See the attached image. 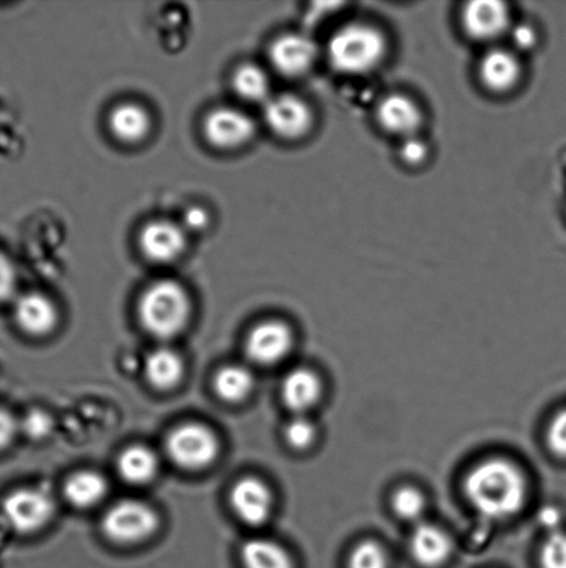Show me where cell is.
<instances>
[{"instance_id":"6da1fadb","label":"cell","mask_w":566,"mask_h":568,"mask_svg":"<svg viewBox=\"0 0 566 568\" xmlns=\"http://www.w3.org/2000/svg\"><path fill=\"white\" fill-rule=\"evenodd\" d=\"M464 492L476 512L490 520H506L522 511L528 482L512 461L491 458L480 461L468 472Z\"/></svg>"},{"instance_id":"7a4b0ae2","label":"cell","mask_w":566,"mask_h":568,"mask_svg":"<svg viewBox=\"0 0 566 568\" xmlns=\"http://www.w3.org/2000/svg\"><path fill=\"white\" fill-rule=\"evenodd\" d=\"M388 53L383 31L367 23L341 26L327 44V58L332 70L343 76H364L377 70Z\"/></svg>"},{"instance_id":"3957f363","label":"cell","mask_w":566,"mask_h":568,"mask_svg":"<svg viewBox=\"0 0 566 568\" xmlns=\"http://www.w3.org/2000/svg\"><path fill=\"white\" fill-rule=\"evenodd\" d=\"M192 304L188 291L173 280L152 283L139 301L143 327L152 336L167 339L178 336L186 327Z\"/></svg>"},{"instance_id":"277c9868","label":"cell","mask_w":566,"mask_h":568,"mask_svg":"<svg viewBox=\"0 0 566 568\" xmlns=\"http://www.w3.org/2000/svg\"><path fill=\"white\" fill-rule=\"evenodd\" d=\"M55 512V499L42 487L20 488L10 492L2 502L4 522L20 534H31L44 528Z\"/></svg>"},{"instance_id":"5b68a950","label":"cell","mask_w":566,"mask_h":568,"mask_svg":"<svg viewBox=\"0 0 566 568\" xmlns=\"http://www.w3.org/2000/svg\"><path fill=\"white\" fill-rule=\"evenodd\" d=\"M167 453L173 464L182 469L200 470L216 459L219 441L204 424L186 423L168 435Z\"/></svg>"},{"instance_id":"8992f818","label":"cell","mask_w":566,"mask_h":568,"mask_svg":"<svg viewBox=\"0 0 566 568\" xmlns=\"http://www.w3.org/2000/svg\"><path fill=\"white\" fill-rule=\"evenodd\" d=\"M105 536L121 545L139 544L150 538L158 527V516L148 504L134 499L115 503L104 514Z\"/></svg>"},{"instance_id":"52a82bcc","label":"cell","mask_w":566,"mask_h":568,"mask_svg":"<svg viewBox=\"0 0 566 568\" xmlns=\"http://www.w3.org/2000/svg\"><path fill=\"white\" fill-rule=\"evenodd\" d=\"M263 119L274 135L285 141L304 137L314 125V113L304 99L279 94L264 104Z\"/></svg>"},{"instance_id":"ba28073f","label":"cell","mask_w":566,"mask_h":568,"mask_svg":"<svg viewBox=\"0 0 566 568\" xmlns=\"http://www.w3.org/2000/svg\"><path fill=\"white\" fill-rule=\"evenodd\" d=\"M465 35L475 42H495L510 33L511 12L499 0H474L462 12Z\"/></svg>"},{"instance_id":"9c48e42d","label":"cell","mask_w":566,"mask_h":568,"mask_svg":"<svg viewBox=\"0 0 566 568\" xmlns=\"http://www.w3.org/2000/svg\"><path fill=\"white\" fill-rule=\"evenodd\" d=\"M294 344V334L282 321H264L248 334L247 357L253 364L271 366L288 357Z\"/></svg>"},{"instance_id":"30bf717a","label":"cell","mask_w":566,"mask_h":568,"mask_svg":"<svg viewBox=\"0 0 566 568\" xmlns=\"http://www.w3.org/2000/svg\"><path fill=\"white\" fill-rule=\"evenodd\" d=\"M269 57L282 76L298 78L308 74L315 66L319 49L308 35L284 34L273 42Z\"/></svg>"},{"instance_id":"8fae6325","label":"cell","mask_w":566,"mask_h":568,"mask_svg":"<svg viewBox=\"0 0 566 568\" xmlns=\"http://www.w3.org/2000/svg\"><path fill=\"white\" fill-rule=\"evenodd\" d=\"M204 134L211 145L219 148H236L246 145L256 135V124L242 111L220 108L206 116Z\"/></svg>"},{"instance_id":"7c38bea8","label":"cell","mask_w":566,"mask_h":568,"mask_svg":"<svg viewBox=\"0 0 566 568\" xmlns=\"http://www.w3.org/2000/svg\"><path fill=\"white\" fill-rule=\"evenodd\" d=\"M230 504L233 512L242 523L261 525L268 522L273 511V493L262 480L246 477L231 488Z\"/></svg>"},{"instance_id":"4fadbf2b","label":"cell","mask_w":566,"mask_h":568,"mask_svg":"<svg viewBox=\"0 0 566 568\" xmlns=\"http://www.w3.org/2000/svg\"><path fill=\"white\" fill-rule=\"evenodd\" d=\"M378 125L389 135L401 140L417 135L422 125V111L415 99L404 93H390L381 99L375 111Z\"/></svg>"},{"instance_id":"5bb4252c","label":"cell","mask_w":566,"mask_h":568,"mask_svg":"<svg viewBox=\"0 0 566 568\" xmlns=\"http://www.w3.org/2000/svg\"><path fill=\"white\" fill-rule=\"evenodd\" d=\"M140 248L147 259L168 264L182 256L186 248V235L182 226L169 221H156L140 233Z\"/></svg>"},{"instance_id":"9a60e30c","label":"cell","mask_w":566,"mask_h":568,"mask_svg":"<svg viewBox=\"0 0 566 568\" xmlns=\"http://www.w3.org/2000/svg\"><path fill=\"white\" fill-rule=\"evenodd\" d=\"M478 74L480 82L490 92H511L521 81L522 66L514 52L491 49L480 58Z\"/></svg>"},{"instance_id":"2e32d148","label":"cell","mask_w":566,"mask_h":568,"mask_svg":"<svg viewBox=\"0 0 566 568\" xmlns=\"http://www.w3.org/2000/svg\"><path fill=\"white\" fill-rule=\"evenodd\" d=\"M57 316L55 304L44 294L26 293L14 302L15 322L31 336L49 334L57 325Z\"/></svg>"},{"instance_id":"e0dca14e","label":"cell","mask_w":566,"mask_h":568,"mask_svg":"<svg viewBox=\"0 0 566 568\" xmlns=\"http://www.w3.org/2000/svg\"><path fill=\"white\" fill-rule=\"evenodd\" d=\"M452 541L443 530L431 524H421L410 538L412 557L419 565L432 568L443 565L451 557Z\"/></svg>"},{"instance_id":"ac0fdd59","label":"cell","mask_w":566,"mask_h":568,"mask_svg":"<svg viewBox=\"0 0 566 568\" xmlns=\"http://www.w3.org/2000/svg\"><path fill=\"white\" fill-rule=\"evenodd\" d=\"M322 392L319 376L306 368L290 371L284 377L282 397L285 405L296 413L314 408L320 401Z\"/></svg>"},{"instance_id":"d6986e66","label":"cell","mask_w":566,"mask_h":568,"mask_svg":"<svg viewBox=\"0 0 566 568\" xmlns=\"http://www.w3.org/2000/svg\"><path fill=\"white\" fill-rule=\"evenodd\" d=\"M184 364L181 355L169 348H158L148 354L145 375L148 383L157 390H171L181 383Z\"/></svg>"},{"instance_id":"ffe728a7","label":"cell","mask_w":566,"mask_h":568,"mask_svg":"<svg viewBox=\"0 0 566 568\" xmlns=\"http://www.w3.org/2000/svg\"><path fill=\"white\" fill-rule=\"evenodd\" d=\"M150 129V115L139 104H121L110 115L111 132L116 140L124 143H137L145 140Z\"/></svg>"},{"instance_id":"44dd1931","label":"cell","mask_w":566,"mask_h":568,"mask_svg":"<svg viewBox=\"0 0 566 568\" xmlns=\"http://www.w3.org/2000/svg\"><path fill=\"white\" fill-rule=\"evenodd\" d=\"M116 469L129 485H147L157 475L158 459L156 454L145 445H132L120 455Z\"/></svg>"},{"instance_id":"7402d4cb","label":"cell","mask_w":566,"mask_h":568,"mask_svg":"<svg viewBox=\"0 0 566 568\" xmlns=\"http://www.w3.org/2000/svg\"><path fill=\"white\" fill-rule=\"evenodd\" d=\"M105 493H107V482L97 471H78L65 485V497L68 503L78 509L94 506L102 501Z\"/></svg>"},{"instance_id":"603a6c76","label":"cell","mask_w":566,"mask_h":568,"mask_svg":"<svg viewBox=\"0 0 566 568\" xmlns=\"http://www.w3.org/2000/svg\"><path fill=\"white\" fill-rule=\"evenodd\" d=\"M241 560L245 568H294L288 552L271 539L248 541L242 546Z\"/></svg>"},{"instance_id":"cb8c5ba5","label":"cell","mask_w":566,"mask_h":568,"mask_svg":"<svg viewBox=\"0 0 566 568\" xmlns=\"http://www.w3.org/2000/svg\"><path fill=\"white\" fill-rule=\"evenodd\" d=\"M216 394L226 402H241L251 394L253 377L251 371L240 365H227L215 376Z\"/></svg>"},{"instance_id":"d4e9b609","label":"cell","mask_w":566,"mask_h":568,"mask_svg":"<svg viewBox=\"0 0 566 568\" xmlns=\"http://www.w3.org/2000/svg\"><path fill=\"white\" fill-rule=\"evenodd\" d=\"M233 88L247 102H268L271 99V81L268 74L258 66L245 65L237 68L233 76Z\"/></svg>"},{"instance_id":"484cf974","label":"cell","mask_w":566,"mask_h":568,"mask_svg":"<svg viewBox=\"0 0 566 568\" xmlns=\"http://www.w3.org/2000/svg\"><path fill=\"white\" fill-rule=\"evenodd\" d=\"M393 508L396 516L406 522H415L426 511V498L415 487H401L394 493Z\"/></svg>"},{"instance_id":"4316f807","label":"cell","mask_w":566,"mask_h":568,"mask_svg":"<svg viewBox=\"0 0 566 568\" xmlns=\"http://www.w3.org/2000/svg\"><path fill=\"white\" fill-rule=\"evenodd\" d=\"M348 568H389V560L383 546L364 541L349 556Z\"/></svg>"},{"instance_id":"83f0119b","label":"cell","mask_w":566,"mask_h":568,"mask_svg":"<svg viewBox=\"0 0 566 568\" xmlns=\"http://www.w3.org/2000/svg\"><path fill=\"white\" fill-rule=\"evenodd\" d=\"M285 441L296 450L308 449L316 438L315 424L305 417H295L285 427Z\"/></svg>"},{"instance_id":"f1b7e54d","label":"cell","mask_w":566,"mask_h":568,"mask_svg":"<svg viewBox=\"0 0 566 568\" xmlns=\"http://www.w3.org/2000/svg\"><path fill=\"white\" fill-rule=\"evenodd\" d=\"M542 568H566V534L553 531L544 541L542 555Z\"/></svg>"},{"instance_id":"f546056e","label":"cell","mask_w":566,"mask_h":568,"mask_svg":"<svg viewBox=\"0 0 566 568\" xmlns=\"http://www.w3.org/2000/svg\"><path fill=\"white\" fill-rule=\"evenodd\" d=\"M399 157L406 166L420 167L430 157V147L417 135L406 137L399 147Z\"/></svg>"},{"instance_id":"4dcf8cb0","label":"cell","mask_w":566,"mask_h":568,"mask_svg":"<svg viewBox=\"0 0 566 568\" xmlns=\"http://www.w3.org/2000/svg\"><path fill=\"white\" fill-rule=\"evenodd\" d=\"M53 427V422L49 415L46 412L39 411V409H34L26 413L23 422L20 423L21 432H23L26 437L33 439H42L47 437L50 434Z\"/></svg>"},{"instance_id":"1f68e13d","label":"cell","mask_w":566,"mask_h":568,"mask_svg":"<svg viewBox=\"0 0 566 568\" xmlns=\"http://www.w3.org/2000/svg\"><path fill=\"white\" fill-rule=\"evenodd\" d=\"M546 438L550 450L559 458H566V408L550 423Z\"/></svg>"},{"instance_id":"d6a6232c","label":"cell","mask_w":566,"mask_h":568,"mask_svg":"<svg viewBox=\"0 0 566 568\" xmlns=\"http://www.w3.org/2000/svg\"><path fill=\"white\" fill-rule=\"evenodd\" d=\"M18 289V272L7 254L0 252V302L13 299Z\"/></svg>"},{"instance_id":"836d02e7","label":"cell","mask_w":566,"mask_h":568,"mask_svg":"<svg viewBox=\"0 0 566 568\" xmlns=\"http://www.w3.org/2000/svg\"><path fill=\"white\" fill-rule=\"evenodd\" d=\"M509 36L512 46L518 52H531L539 44L537 30L534 29L533 24L520 23L512 25Z\"/></svg>"},{"instance_id":"e575fe53","label":"cell","mask_w":566,"mask_h":568,"mask_svg":"<svg viewBox=\"0 0 566 568\" xmlns=\"http://www.w3.org/2000/svg\"><path fill=\"white\" fill-rule=\"evenodd\" d=\"M20 424L13 415L4 409H0V450L8 448L18 434Z\"/></svg>"},{"instance_id":"d590c367","label":"cell","mask_w":566,"mask_h":568,"mask_svg":"<svg viewBox=\"0 0 566 568\" xmlns=\"http://www.w3.org/2000/svg\"><path fill=\"white\" fill-rule=\"evenodd\" d=\"M183 222L189 231L200 232L208 226L210 215L208 212L201 209V207H190V209L184 212Z\"/></svg>"}]
</instances>
